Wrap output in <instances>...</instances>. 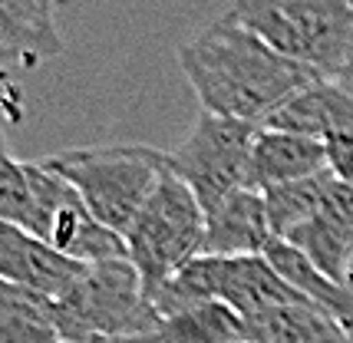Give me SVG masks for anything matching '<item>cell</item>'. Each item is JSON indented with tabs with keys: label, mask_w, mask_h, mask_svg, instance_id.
Returning a JSON list of instances; mask_svg holds the SVG:
<instances>
[{
	"label": "cell",
	"mask_w": 353,
	"mask_h": 343,
	"mask_svg": "<svg viewBox=\"0 0 353 343\" xmlns=\"http://www.w3.org/2000/svg\"><path fill=\"white\" fill-rule=\"evenodd\" d=\"M281 241L301 251L330 281L347 284L353 261V188L334 175L317 211Z\"/></svg>",
	"instance_id": "8"
},
{
	"label": "cell",
	"mask_w": 353,
	"mask_h": 343,
	"mask_svg": "<svg viewBox=\"0 0 353 343\" xmlns=\"http://www.w3.org/2000/svg\"><path fill=\"white\" fill-rule=\"evenodd\" d=\"M321 172H327V149L321 139L261 125V132L254 139V156H251V188L254 191L301 182V178L321 175Z\"/></svg>",
	"instance_id": "14"
},
{
	"label": "cell",
	"mask_w": 353,
	"mask_h": 343,
	"mask_svg": "<svg viewBox=\"0 0 353 343\" xmlns=\"http://www.w3.org/2000/svg\"><path fill=\"white\" fill-rule=\"evenodd\" d=\"M251 327V343H353V337L317 304L301 300L264 313Z\"/></svg>",
	"instance_id": "16"
},
{
	"label": "cell",
	"mask_w": 353,
	"mask_h": 343,
	"mask_svg": "<svg viewBox=\"0 0 353 343\" xmlns=\"http://www.w3.org/2000/svg\"><path fill=\"white\" fill-rule=\"evenodd\" d=\"M274 241L264 195L254 188H241L205 215V245L208 258H251L264 254Z\"/></svg>",
	"instance_id": "11"
},
{
	"label": "cell",
	"mask_w": 353,
	"mask_h": 343,
	"mask_svg": "<svg viewBox=\"0 0 353 343\" xmlns=\"http://www.w3.org/2000/svg\"><path fill=\"white\" fill-rule=\"evenodd\" d=\"M27 172H30L33 191L27 231L79 264H103V261L129 258L125 238L109 231L66 178L50 172L43 162H27Z\"/></svg>",
	"instance_id": "7"
},
{
	"label": "cell",
	"mask_w": 353,
	"mask_h": 343,
	"mask_svg": "<svg viewBox=\"0 0 353 343\" xmlns=\"http://www.w3.org/2000/svg\"><path fill=\"white\" fill-rule=\"evenodd\" d=\"M162 343H251V327L221 300H205L172 313L159 330Z\"/></svg>",
	"instance_id": "18"
},
{
	"label": "cell",
	"mask_w": 353,
	"mask_h": 343,
	"mask_svg": "<svg viewBox=\"0 0 353 343\" xmlns=\"http://www.w3.org/2000/svg\"><path fill=\"white\" fill-rule=\"evenodd\" d=\"M350 3H353V0H350Z\"/></svg>",
	"instance_id": "23"
},
{
	"label": "cell",
	"mask_w": 353,
	"mask_h": 343,
	"mask_svg": "<svg viewBox=\"0 0 353 343\" xmlns=\"http://www.w3.org/2000/svg\"><path fill=\"white\" fill-rule=\"evenodd\" d=\"M0 343H60L57 300L0 281Z\"/></svg>",
	"instance_id": "17"
},
{
	"label": "cell",
	"mask_w": 353,
	"mask_h": 343,
	"mask_svg": "<svg viewBox=\"0 0 353 343\" xmlns=\"http://www.w3.org/2000/svg\"><path fill=\"white\" fill-rule=\"evenodd\" d=\"M264 129L297 132L321 142L337 132H353V93L330 79H317L301 93H294L284 106H277Z\"/></svg>",
	"instance_id": "13"
},
{
	"label": "cell",
	"mask_w": 353,
	"mask_h": 343,
	"mask_svg": "<svg viewBox=\"0 0 353 343\" xmlns=\"http://www.w3.org/2000/svg\"><path fill=\"white\" fill-rule=\"evenodd\" d=\"M86 267L90 264L63 258L27 228L0 225V281L60 300L83 281Z\"/></svg>",
	"instance_id": "9"
},
{
	"label": "cell",
	"mask_w": 353,
	"mask_h": 343,
	"mask_svg": "<svg viewBox=\"0 0 353 343\" xmlns=\"http://www.w3.org/2000/svg\"><path fill=\"white\" fill-rule=\"evenodd\" d=\"M228 17L321 79L337 83L347 70L353 50L350 0H234Z\"/></svg>",
	"instance_id": "2"
},
{
	"label": "cell",
	"mask_w": 353,
	"mask_h": 343,
	"mask_svg": "<svg viewBox=\"0 0 353 343\" xmlns=\"http://www.w3.org/2000/svg\"><path fill=\"white\" fill-rule=\"evenodd\" d=\"M205 245V208L179 175L165 172L152 198L125 231L129 261L139 271L149 297L172 281Z\"/></svg>",
	"instance_id": "5"
},
{
	"label": "cell",
	"mask_w": 353,
	"mask_h": 343,
	"mask_svg": "<svg viewBox=\"0 0 353 343\" xmlns=\"http://www.w3.org/2000/svg\"><path fill=\"white\" fill-rule=\"evenodd\" d=\"M43 165L66 178L92 215L123 238L169 172L165 152H155L149 145L66 149L43 158Z\"/></svg>",
	"instance_id": "3"
},
{
	"label": "cell",
	"mask_w": 353,
	"mask_h": 343,
	"mask_svg": "<svg viewBox=\"0 0 353 343\" xmlns=\"http://www.w3.org/2000/svg\"><path fill=\"white\" fill-rule=\"evenodd\" d=\"M264 258H268V264L274 267L297 294H304L310 304H317L321 311H327L340 327L353 337V291L347 284L330 281L327 274H321L317 267L310 264L301 251L291 248V245L281 241V238H274V241L264 248Z\"/></svg>",
	"instance_id": "15"
},
{
	"label": "cell",
	"mask_w": 353,
	"mask_h": 343,
	"mask_svg": "<svg viewBox=\"0 0 353 343\" xmlns=\"http://www.w3.org/2000/svg\"><path fill=\"white\" fill-rule=\"evenodd\" d=\"M330 178H334V172L327 169L321 175H310V178H301V182H288V185L261 191L274 238H288L297 225H304L317 211V205H321Z\"/></svg>",
	"instance_id": "19"
},
{
	"label": "cell",
	"mask_w": 353,
	"mask_h": 343,
	"mask_svg": "<svg viewBox=\"0 0 353 343\" xmlns=\"http://www.w3.org/2000/svg\"><path fill=\"white\" fill-rule=\"evenodd\" d=\"M30 205H33V191H30L27 162H17V158L10 156L7 139H3V132H0V225L27 228Z\"/></svg>",
	"instance_id": "20"
},
{
	"label": "cell",
	"mask_w": 353,
	"mask_h": 343,
	"mask_svg": "<svg viewBox=\"0 0 353 343\" xmlns=\"http://www.w3.org/2000/svg\"><path fill=\"white\" fill-rule=\"evenodd\" d=\"M218 300L238 311L248 324L264 313L307 300L268 264L264 254L251 258H218Z\"/></svg>",
	"instance_id": "12"
},
{
	"label": "cell",
	"mask_w": 353,
	"mask_h": 343,
	"mask_svg": "<svg viewBox=\"0 0 353 343\" xmlns=\"http://www.w3.org/2000/svg\"><path fill=\"white\" fill-rule=\"evenodd\" d=\"M337 86H343L347 93H353V50H350V60H347V70H343V76L337 79Z\"/></svg>",
	"instance_id": "22"
},
{
	"label": "cell",
	"mask_w": 353,
	"mask_h": 343,
	"mask_svg": "<svg viewBox=\"0 0 353 343\" xmlns=\"http://www.w3.org/2000/svg\"><path fill=\"white\" fill-rule=\"evenodd\" d=\"M60 53L57 0H0V70H30Z\"/></svg>",
	"instance_id": "10"
},
{
	"label": "cell",
	"mask_w": 353,
	"mask_h": 343,
	"mask_svg": "<svg viewBox=\"0 0 353 343\" xmlns=\"http://www.w3.org/2000/svg\"><path fill=\"white\" fill-rule=\"evenodd\" d=\"M179 63L201 110L254 125H264L277 106L321 79L231 17H221L192 37L179 50Z\"/></svg>",
	"instance_id": "1"
},
{
	"label": "cell",
	"mask_w": 353,
	"mask_h": 343,
	"mask_svg": "<svg viewBox=\"0 0 353 343\" xmlns=\"http://www.w3.org/2000/svg\"><path fill=\"white\" fill-rule=\"evenodd\" d=\"M258 132L261 125L201 110L182 145H175L165 156L169 172L192 188L205 215L228 195L251 188V156Z\"/></svg>",
	"instance_id": "6"
},
{
	"label": "cell",
	"mask_w": 353,
	"mask_h": 343,
	"mask_svg": "<svg viewBox=\"0 0 353 343\" xmlns=\"http://www.w3.org/2000/svg\"><path fill=\"white\" fill-rule=\"evenodd\" d=\"M60 340L149 337L162 330V313L129 258L90 264L83 281L57 300Z\"/></svg>",
	"instance_id": "4"
},
{
	"label": "cell",
	"mask_w": 353,
	"mask_h": 343,
	"mask_svg": "<svg viewBox=\"0 0 353 343\" xmlns=\"http://www.w3.org/2000/svg\"><path fill=\"white\" fill-rule=\"evenodd\" d=\"M323 149H327V169L334 172L343 185L353 188V132L327 136Z\"/></svg>",
	"instance_id": "21"
}]
</instances>
